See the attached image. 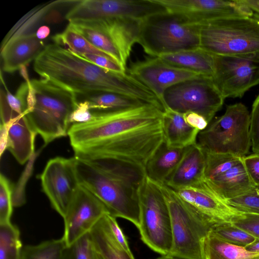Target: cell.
I'll return each instance as SVG.
<instances>
[{
    "instance_id": "37",
    "label": "cell",
    "mask_w": 259,
    "mask_h": 259,
    "mask_svg": "<svg viewBox=\"0 0 259 259\" xmlns=\"http://www.w3.org/2000/svg\"><path fill=\"white\" fill-rule=\"evenodd\" d=\"M93 251L89 233L67 247L66 259H93Z\"/></svg>"
},
{
    "instance_id": "43",
    "label": "cell",
    "mask_w": 259,
    "mask_h": 259,
    "mask_svg": "<svg viewBox=\"0 0 259 259\" xmlns=\"http://www.w3.org/2000/svg\"><path fill=\"white\" fill-rule=\"evenodd\" d=\"M106 217L109 228L116 239L125 249L129 252H132L127 240L119 227L117 222L116 218L111 214L109 212H107L106 214Z\"/></svg>"
},
{
    "instance_id": "34",
    "label": "cell",
    "mask_w": 259,
    "mask_h": 259,
    "mask_svg": "<svg viewBox=\"0 0 259 259\" xmlns=\"http://www.w3.org/2000/svg\"><path fill=\"white\" fill-rule=\"evenodd\" d=\"M210 232L221 240L227 243L245 247L255 238L231 223H223L212 226Z\"/></svg>"
},
{
    "instance_id": "42",
    "label": "cell",
    "mask_w": 259,
    "mask_h": 259,
    "mask_svg": "<svg viewBox=\"0 0 259 259\" xmlns=\"http://www.w3.org/2000/svg\"><path fill=\"white\" fill-rule=\"evenodd\" d=\"M93 117V114L85 102L78 101L76 107L72 112L70 122L72 124L83 123L90 121Z\"/></svg>"
},
{
    "instance_id": "2",
    "label": "cell",
    "mask_w": 259,
    "mask_h": 259,
    "mask_svg": "<svg viewBox=\"0 0 259 259\" xmlns=\"http://www.w3.org/2000/svg\"><path fill=\"white\" fill-rule=\"evenodd\" d=\"M33 67L41 78L77 96L111 92L163 107L151 91L128 73L99 67L55 43L46 46Z\"/></svg>"
},
{
    "instance_id": "35",
    "label": "cell",
    "mask_w": 259,
    "mask_h": 259,
    "mask_svg": "<svg viewBox=\"0 0 259 259\" xmlns=\"http://www.w3.org/2000/svg\"><path fill=\"white\" fill-rule=\"evenodd\" d=\"M12 184L2 174L0 175V225L11 223L13 212V192Z\"/></svg>"
},
{
    "instance_id": "45",
    "label": "cell",
    "mask_w": 259,
    "mask_h": 259,
    "mask_svg": "<svg viewBox=\"0 0 259 259\" xmlns=\"http://www.w3.org/2000/svg\"><path fill=\"white\" fill-rule=\"evenodd\" d=\"M8 134L7 128L5 124L0 126V157H2L4 151L7 149Z\"/></svg>"
},
{
    "instance_id": "30",
    "label": "cell",
    "mask_w": 259,
    "mask_h": 259,
    "mask_svg": "<svg viewBox=\"0 0 259 259\" xmlns=\"http://www.w3.org/2000/svg\"><path fill=\"white\" fill-rule=\"evenodd\" d=\"M67 246L62 238L23 246L19 259H66Z\"/></svg>"
},
{
    "instance_id": "15",
    "label": "cell",
    "mask_w": 259,
    "mask_h": 259,
    "mask_svg": "<svg viewBox=\"0 0 259 259\" xmlns=\"http://www.w3.org/2000/svg\"><path fill=\"white\" fill-rule=\"evenodd\" d=\"M212 79L224 99L240 98L259 83V62L237 57L215 55Z\"/></svg>"
},
{
    "instance_id": "20",
    "label": "cell",
    "mask_w": 259,
    "mask_h": 259,
    "mask_svg": "<svg viewBox=\"0 0 259 259\" xmlns=\"http://www.w3.org/2000/svg\"><path fill=\"white\" fill-rule=\"evenodd\" d=\"M205 151L197 143L186 147L179 163L164 185L178 189L197 184L204 180Z\"/></svg>"
},
{
    "instance_id": "6",
    "label": "cell",
    "mask_w": 259,
    "mask_h": 259,
    "mask_svg": "<svg viewBox=\"0 0 259 259\" xmlns=\"http://www.w3.org/2000/svg\"><path fill=\"white\" fill-rule=\"evenodd\" d=\"M152 57L200 48L199 27L166 11L141 21L137 40Z\"/></svg>"
},
{
    "instance_id": "8",
    "label": "cell",
    "mask_w": 259,
    "mask_h": 259,
    "mask_svg": "<svg viewBox=\"0 0 259 259\" xmlns=\"http://www.w3.org/2000/svg\"><path fill=\"white\" fill-rule=\"evenodd\" d=\"M250 114L241 103L227 106L225 112L198 135L205 151L244 157L251 147Z\"/></svg>"
},
{
    "instance_id": "47",
    "label": "cell",
    "mask_w": 259,
    "mask_h": 259,
    "mask_svg": "<svg viewBox=\"0 0 259 259\" xmlns=\"http://www.w3.org/2000/svg\"><path fill=\"white\" fill-rule=\"evenodd\" d=\"M241 1L253 12L259 15V0H241Z\"/></svg>"
},
{
    "instance_id": "11",
    "label": "cell",
    "mask_w": 259,
    "mask_h": 259,
    "mask_svg": "<svg viewBox=\"0 0 259 259\" xmlns=\"http://www.w3.org/2000/svg\"><path fill=\"white\" fill-rule=\"evenodd\" d=\"M224 101L212 78L203 76L171 86L164 92L162 99L164 110L167 108L182 114L195 112L208 123L221 109Z\"/></svg>"
},
{
    "instance_id": "36",
    "label": "cell",
    "mask_w": 259,
    "mask_h": 259,
    "mask_svg": "<svg viewBox=\"0 0 259 259\" xmlns=\"http://www.w3.org/2000/svg\"><path fill=\"white\" fill-rule=\"evenodd\" d=\"M225 201L239 212L259 214V188L252 193L227 199Z\"/></svg>"
},
{
    "instance_id": "12",
    "label": "cell",
    "mask_w": 259,
    "mask_h": 259,
    "mask_svg": "<svg viewBox=\"0 0 259 259\" xmlns=\"http://www.w3.org/2000/svg\"><path fill=\"white\" fill-rule=\"evenodd\" d=\"M205 152L204 180L225 200L252 193L259 188L250 179L243 157Z\"/></svg>"
},
{
    "instance_id": "17",
    "label": "cell",
    "mask_w": 259,
    "mask_h": 259,
    "mask_svg": "<svg viewBox=\"0 0 259 259\" xmlns=\"http://www.w3.org/2000/svg\"><path fill=\"white\" fill-rule=\"evenodd\" d=\"M171 13L200 25L210 21L240 17L242 6L236 1L153 0Z\"/></svg>"
},
{
    "instance_id": "46",
    "label": "cell",
    "mask_w": 259,
    "mask_h": 259,
    "mask_svg": "<svg viewBox=\"0 0 259 259\" xmlns=\"http://www.w3.org/2000/svg\"><path fill=\"white\" fill-rule=\"evenodd\" d=\"M37 37L41 40L47 38L50 33V28L46 25L39 27L35 32Z\"/></svg>"
},
{
    "instance_id": "24",
    "label": "cell",
    "mask_w": 259,
    "mask_h": 259,
    "mask_svg": "<svg viewBox=\"0 0 259 259\" xmlns=\"http://www.w3.org/2000/svg\"><path fill=\"white\" fill-rule=\"evenodd\" d=\"M166 63L178 68L213 77L215 68V55L200 48L162 55L158 57Z\"/></svg>"
},
{
    "instance_id": "40",
    "label": "cell",
    "mask_w": 259,
    "mask_h": 259,
    "mask_svg": "<svg viewBox=\"0 0 259 259\" xmlns=\"http://www.w3.org/2000/svg\"><path fill=\"white\" fill-rule=\"evenodd\" d=\"M77 55L96 65L97 66L105 69L117 73L126 72V69H124L114 60L109 58L103 56L91 54Z\"/></svg>"
},
{
    "instance_id": "41",
    "label": "cell",
    "mask_w": 259,
    "mask_h": 259,
    "mask_svg": "<svg viewBox=\"0 0 259 259\" xmlns=\"http://www.w3.org/2000/svg\"><path fill=\"white\" fill-rule=\"evenodd\" d=\"M243 162L251 181L259 187V154L245 156L243 157Z\"/></svg>"
},
{
    "instance_id": "25",
    "label": "cell",
    "mask_w": 259,
    "mask_h": 259,
    "mask_svg": "<svg viewBox=\"0 0 259 259\" xmlns=\"http://www.w3.org/2000/svg\"><path fill=\"white\" fill-rule=\"evenodd\" d=\"M162 130L164 142L169 147L177 148L196 144L200 132L188 124L183 114L167 108L163 111Z\"/></svg>"
},
{
    "instance_id": "28",
    "label": "cell",
    "mask_w": 259,
    "mask_h": 259,
    "mask_svg": "<svg viewBox=\"0 0 259 259\" xmlns=\"http://www.w3.org/2000/svg\"><path fill=\"white\" fill-rule=\"evenodd\" d=\"M205 255L206 259H259V252L225 242L210 231L205 243Z\"/></svg>"
},
{
    "instance_id": "29",
    "label": "cell",
    "mask_w": 259,
    "mask_h": 259,
    "mask_svg": "<svg viewBox=\"0 0 259 259\" xmlns=\"http://www.w3.org/2000/svg\"><path fill=\"white\" fill-rule=\"evenodd\" d=\"M52 39L53 43L60 45L77 55L95 54L113 60L108 55L94 46L69 24L62 32L53 35Z\"/></svg>"
},
{
    "instance_id": "18",
    "label": "cell",
    "mask_w": 259,
    "mask_h": 259,
    "mask_svg": "<svg viewBox=\"0 0 259 259\" xmlns=\"http://www.w3.org/2000/svg\"><path fill=\"white\" fill-rule=\"evenodd\" d=\"M128 72L151 91L161 103L163 94L168 88L202 76L194 72L171 66L159 57L149 58L133 63Z\"/></svg>"
},
{
    "instance_id": "39",
    "label": "cell",
    "mask_w": 259,
    "mask_h": 259,
    "mask_svg": "<svg viewBox=\"0 0 259 259\" xmlns=\"http://www.w3.org/2000/svg\"><path fill=\"white\" fill-rule=\"evenodd\" d=\"M249 133L252 150L254 153L259 154V94L252 104L250 114Z\"/></svg>"
},
{
    "instance_id": "48",
    "label": "cell",
    "mask_w": 259,
    "mask_h": 259,
    "mask_svg": "<svg viewBox=\"0 0 259 259\" xmlns=\"http://www.w3.org/2000/svg\"><path fill=\"white\" fill-rule=\"evenodd\" d=\"M244 248L251 252H259V239L255 238L254 241Z\"/></svg>"
},
{
    "instance_id": "51",
    "label": "cell",
    "mask_w": 259,
    "mask_h": 259,
    "mask_svg": "<svg viewBox=\"0 0 259 259\" xmlns=\"http://www.w3.org/2000/svg\"><path fill=\"white\" fill-rule=\"evenodd\" d=\"M93 259H103L102 256L95 250L94 248L93 251Z\"/></svg>"
},
{
    "instance_id": "1",
    "label": "cell",
    "mask_w": 259,
    "mask_h": 259,
    "mask_svg": "<svg viewBox=\"0 0 259 259\" xmlns=\"http://www.w3.org/2000/svg\"><path fill=\"white\" fill-rule=\"evenodd\" d=\"M163 110L145 103L93 114L74 123L68 133L74 156L125 162L145 170L147 161L163 141Z\"/></svg>"
},
{
    "instance_id": "23",
    "label": "cell",
    "mask_w": 259,
    "mask_h": 259,
    "mask_svg": "<svg viewBox=\"0 0 259 259\" xmlns=\"http://www.w3.org/2000/svg\"><path fill=\"white\" fill-rule=\"evenodd\" d=\"M186 148L169 147L163 140L146 163V176L155 183L165 184L181 161Z\"/></svg>"
},
{
    "instance_id": "14",
    "label": "cell",
    "mask_w": 259,
    "mask_h": 259,
    "mask_svg": "<svg viewBox=\"0 0 259 259\" xmlns=\"http://www.w3.org/2000/svg\"><path fill=\"white\" fill-rule=\"evenodd\" d=\"M39 178L42 190L52 207L63 218L79 186L74 157L50 159Z\"/></svg>"
},
{
    "instance_id": "4",
    "label": "cell",
    "mask_w": 259,
    "mask_h": 259,
    "mask_svg": "<svg viewBox=\"0 0 259 259\" xmlns=\"http://www.w3.org/2000/svg\"><path fill=\"white\" fill-rule=\"evenodd\" d=\"M199 27L200 48L214 55L259 62V15L222 19Z\"/></svg>"
},
{
    "instance_id": "21",
    "label": "cell",
    "mask_w": 259,
    "mask_h": 259,
    "mask_svg": "<svg viewBox=\"0 0 259 259\" xmlns=\"http://www.w3.org/2000/svg\"><path fill=\"white\" fill-rule=\"evenodd\" d=\"M46 46L34 32L13 39L1 49L3 70L9 73L19 70L34 61Z\"/></svg>"
},
{
    "instance_id": "38",
    "label": "cell",
    "mask_w": 259,
    "mask_h": 259,
    "mask_svg": "<svg viewBox=\"0 0 259 259\" xmlns=\"http://www.w3.org/2000/svg\"><path fill=\"white\" fill-rule=\"evenodd\" d=\"M231 223L259 239V214L240 212L232 219Z\"/></svg>"
},
{
    "instance_id": "16",
    "label": "cell",
    "mask_w": 259,
    "mask_h": 259,
    "mask_svg": "<svg viewBox=\"0 0 259 259\" xmlns=\"http://www.w3.org/2000/svg\"><path fill=\"white\" fill-rule=\"evenodd\" d=\"M109 212L103 203L79 185L64 220L62 238L67 247L89 233L102 217Z\"/></svg>"
},
{
    "instance_id": "7",
    "label": "cell",
    "mask_w": 259,
    "mask_h": 259,
    "mask_svg": "<svg viewBox=\"0 0 259 259\" xmlns=\"http://www.w3.org/2000/svg\"><path fill=\"white\" fill-rule=\"evenodd\" d=\"M158 185L171 219L172 242L168 254L179 259H206L205 243L212 225L182 200L174 190L164 184Z\"/></svg>"
},
{
    "instance_id": "26",
    "label": "cell",
    "mask_w": 259,
    "mask_h": 259,
    "mask_svg": "<svg viewBox=\"0 0 259 259\" xmlns=\"http://www.w3.org/2000/svg\"><path fill=\"white\" fill-rule=\"evenodd\" d=\"M106 213L89 232L95 250L103 259H135L113 236Z\"/></svg>"
},
{
    "instance_id": "27",
    "label": "cell",
    "mask_w": 259,
    "mask_h": 259,
    "mask_svg": "<svg viewBox=\"0 0 259 259\" xmlns=\"http://www.w3.org/2000/svg\"><path fill=\"white\" fill-rule=\"evenodd\" d=\"M77 102H85L92 113L115 111L146 103L133 98L111 92L76 95Z\"/></svg>"
},
{
    "instance_id": "44",
    "label": "cell",
    "mask_w": 259,
    "mask_h": 259,
    "mask_svg": "<svg viewBox=\"0 0 259 259\" xmlns=\"http://www.w3.org/2000/svg\"><path fill=\"white\" fill-rule=\"evenodd\" d=\"M186 122L190 126L199 131L205 130L209 123L202 115L193 112H188L183 114Z\"/></svg>"
},
{
    "instance_id": "5",
    "label": "cell",
    "mask_w": 259,
    "mask_h": 259,
    "mask_svg": "<svg viewBox=\"0 0 259 259\" xmlns=\"http://www.w3.org/2000/svg\"><path fill=\"white\" fill-rule=\"evenodd\" d=\"M35 102L26 116L45 145L68 136L76 95L43 78L31 80Z\"/></svg>"
},
{
    "instance_id": "9",
    "label": "cell",
    "mask_w": 259,
    "mask_h": 259,
    "mask_svg": "<svg viewBox=\"0 0 259 259\" xmlns=\"http://www.w3.org/2000/svg\"><path fill=\"white\" fill-rule=\"evenodd\" d=\"M69 24L94 46L126 69L133 46L137 42L139 21L115 18Z\"/></svg>"
},
{
    "instance_id": "13",
    "label": "cell",
    "mask_w": 259,
    "mask_h": 259,
    "mask_svg": "<svg viewBox=\"0 0 259 259\" xmlns=\"http://www.w3.org/2000/svg\"><path fill=\"white\" fill-rule=\"evenodd\" d=\"M153 0L78 1L66 13L70 22L124 18L141 21L150 15L165 11Z\"/></svg>"
},
{
    "instance_id": "19",
    "label": "cell",
    "mask_w": 259,
    "mask_h": 259,
    "mask_svg": "<svg viewBox=\"0 0 259 259\" xmlns=\"http://www.w3.org/2000/svg\"><path fill=\"white\" fill-rule=\"evenodd\" d=\"M174 191L182 200L212 226L231 223L232 219L240 213L228 204L204 180L195 185Z\"/></svg>"
},
{
    "instance_id": "33",
    "label": "cell",
    "mask_w": 259,
    "mask_h": 259,
    "mask_svg": "<svg viewBox=\"0 0 259 259\" xmlns=\"http://www.w3.org/2000/svg\"><path fill=\"white\" fill-rule=\"evenodd\" d=\"M1 80L6 91L3 103V112L6 118L10 120L21 114H26L28 83L25 81L23 82L15 95H13L8 89L2 78Z\"/></svg>"
},
{
    "instance_id": "22",
    "label": "cell",
    "mask_w": 259,
    "mask_h": 259,
    "mask_svg": "<svg viewBox=\"0 0 259 259\" xmlns=\"http://www.w3.org/2000/svg\"><path fill=\"white\" fill-rule=\"evenodd\" d=\"M3 124L7 128V149L20 164H23L34 153V141L37 134L28 121L26 113Z\"/></svg>"
},
{
    "instance_id": "31",
    "label": "cell",
    "mask_w": 259,
    "mask_h": 259,
    "mask_svg": "<svg viewBox=\"0 0 259 259\" xmlns=\"http://www.w3.org/2000/svg\"><path fill=\"white\" fill-rule=\"evenodd\" d=\"M63 2V1L52 2L32 10L12 28L4 39L1 48L17 37L32 32L30 31L32 28L40 21L48 11Z\"/></svg>"
},
{
    "instance_id": "49",
    "label": "cell",
    "mask_w": 259,
    "mask_h": 259,
    "mask_svg": "<svg viewBox=\"0 0 259 259\" xmlns=\"http://www.w3.org/2000/svg\"><path fill=\"white\" fill-rule=\"evenodd\" d=\"M19 70L20 71L21 75L24 79L25 81L26 82H30L31 80L29 78L26 66H22Z\"/></svg>"
},
{
    "instance_id": "3",
    "label": "cell",
    "mask_w": 259,
    "mask_h": 259,
    "mask_svg": "<svg viewBox=\"0 0 259 259\" xmlns=\"http://www.w3.org/2000/svg\"><path fill=\"white\" fill-rule=\"evenodd\" d=\"M74 157L79 184L97 197L111 214L128 220L138 228L145 170L112 159Z\"/></svg>"
},
{
    "instance_id": "10",
    "label": "cell",
    "mask_w": 259,
    "mask_h": 259,
    "mask_svg": "<svg viewBox=\"0 0 259 259\" xmlns=\"http://www.w3.org/2000/svg\"><path fill=\"white\" fill-rule=\"evenodd\" d=\"M137 228L150 248L161 255L169 254L172 242L169 208L158 184L146 176L141 191Z\"/></svg>"
},
{
    "instance_id": "50",
    "label": "cell",
    "mask_w": 259,
    "mask_h": 259,
    "mask_svg": "<svg viewBox=\"0 0 259 259\" xmlns=\"http://www.w3.org/2000/svg\"><path fill=\"white\" fill-rule=\"evenodd\" d=\"M155 259H179L171 256L169 254L161 255V256L155 258Z\"/></svg>"
},
{
    "instance_id": "32",
    "label": "cell",
    "mask_w": 259,
    "mask_h": 259,
    "mask_svg": "<svg viewBox=\"0 0 259 259\" xmlns=\"http://www.w3.org/2000/svg\"><path fill=\"white\" fill-rule=\"evenodd\" d=\"M22 246L16 226L11 223L0 225V259H19Z\"/></svg>"
}]
</instances>
